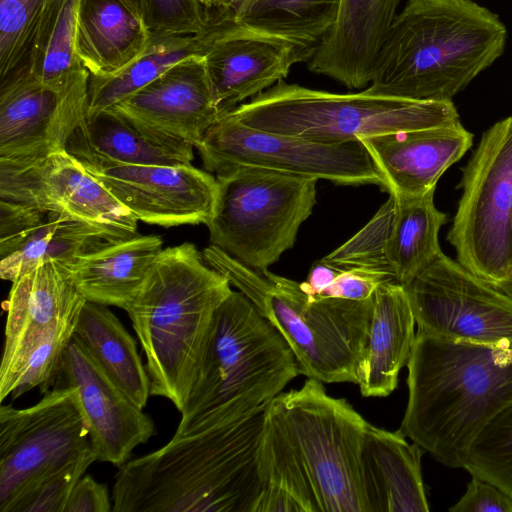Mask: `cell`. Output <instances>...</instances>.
<instances>
[{
  "label": "cell",
  "mask_w": 512,
  "mask_h": 512,
  "mask_svg": "<svg viewBox=\"0 0 512 512\" xmlns=\"http://www.w3.org/2000/svg\"><path fill=\"white\" fill-rule=\"evenodd\" d=\"M298 374L280 332L249 298L232 290L216 311L174 435L234 422L265 408Z\"/></svg>",
  "instance_id": "5b68a950"
},
{
  "label": "cell",
  "mask_w": 512,
  "mask_h": 512,
  "mask_svg": "<svg viewBox=\"0 0 512 512\" xmlns=\"http://www.w3.org/2000/svg\"><path fill=\"white\" fill-rule=\"evenodd\" d=\"M229 22L226 11L211 9L210 19L201 32L151 38L145 51L117 74L109 77L89 75L86 117L113 107L179 62L205 56Z\"/></svg>",
  "instance_id": "f546056e"
},
{
  "label": "cell",
  "mask_w": 512,
  "mask_h": 512,
  "mask_svg": "<svg viewBox=\"0 0 512 512\" xmlns=\"http://www.w3.org/2000/svg\"><path fill=\"white\" fill-rule=\"evenodd\" d=\"M499 16L474 0H406L377 55L374 95L448 102L505 50Z\"/></svg>",
  "instance_id": "3957f363"
},
{
  "label": "cell",
  "mask_w": 512,
  "mask_h": 512,
  "mask_svg": "<svg viewBox=\"0 0 512 512\" xmlns=\"http://www.w3.org/2000/svg\"><path fill=\"white\" fill-rule=\"evenodd\" d=\"M0 200L69 215L116 240L137 235V218L67 150L0 159Z\"/></svg>",
  "instance_id": "5bb4252c"
},
{
  "label": "cell",
  "mask_w": 512,
  "mask_h": 512,
  "mask_svg": "<svg viewBox=\"0 0 512 512\" xmlns=\"http://www.w3.org/2000/svg\"><path fill=\"white\" fill-rule=\"evenodd\" d=\"M401 1L340 0L337 19L316 46L309 70L350 89L367 86Z\"/></svg>",
  "instance_id": "cb8c5ba5"
},
{
  "label": "cell",
  "mask_w": 512,
  "mask_h": 512,
  "mask_svg": "<svg viewBox=\"0 0 512 512\" xmlns=\"http://www.w3.org/2000/svg\"><path fill=\"white\" fill-rule=\"evenodd\" d=\"M85 301L67 265L47 262L12 281L6 310L0 385L52 329L77 315Z\"/></svg>",
  "instance_id": "7402d4cb"
},
{
  "label": "cell",
  "mask_w": 512,
  "mask_h": 512,
  "mask_svg": "<svg viewBox=\"0 0 512 512\" xmlns=\"http://www.w3.org/2000/svg\"><path fill=\"white\" fill-rule=\"evenodd\" d=\"M357 139L384 178L385 190L413 197L436 189L444 172L472 147L473 134L457 122Z\"/></svg>",
  "instance_id": "603a6c76"
},
{
  "label": "cell",
  "mask_w": 512,
  "mask_h": 512,
  "mask_svg": "<svg viewBox=\"0 0 512 512\" xmlns=\"http://www.w3.org/2000/svg\"><path fill=\"white\" fill-rule=\"evenodd\" d=\"M140 1L141 18L151 38L199 33L211 16V9L197 0Z\"/></svg>",
  "instance_id": "f35d334b"
},
{
  "label": "cell",
  "mask_w": 512,
  "mask_h": 512,
  "mask_svg": "<svg viewBox=\"0 0 512 512\" xmlns=\"http://www.w3.org/2000/svg\"><path fill=\"white\" fill-rule=\"evenodd\" d=\"M399 430L451 468H463L481 431L512 403V350L417 330Z\"/></svg>",
  "instance_id": "7a4b0ae2"
},
{
  "label": "cell",
  "mask_w": 512,
  "mask_h": 512,
  "mask_svg": "<svg viewBox=\"0 0 512 512\" xmlns=\"http://www.w3.org/2000/svg\"><path fill=\"white\" fill-rule=\"evenodd\" d=\"M75 156L138 221L165 228L207 224L218 183L193 165H132Z\"/></svg>",
  "instance_id": "2e32d148"
},
{
  "label": "cell",
  "mask_w": 512,
  "mask_h": 512,
  "mask_svg": "<svg viewBox=\"0 0 512 512\" xmlns=\"http://www.w3.org/2000/svg\"><path fill=\"white\" fill-rule=\"evenodd\" d=\"M75 387L55 385L27 408L0 407V512L41 478L91 449Z\"/></svg>",
  "instance_id": "7c38bea8"
},
{
  "label": "cell",
  "mask_w": 512,
  "mask_h": 512,
  "mask_svg": "<svg viewBox=\"0 0 512 512\" xmlns=\"http://www.w3.org/2000/svg\"><path fill=\"white\" fill-rule=\"evenodd\" d=\"M251 300L289 345L299 374L323 383L357 384L373 296L312 298L299 282L265 270Z\"/></svg>",
  "instance_id": "9c48e42d"
},
{
  "label": "cell",
  "mask_w": 512,
  "mask_h": 512,
  "mask_svg": "<svg viewBox=\"0 0 512 512\" xmlns=\"http://www.w3.org/2000/svg\"><path fill=\"white\" fill-rule=\"evenodd\" d=\"M56 385L76 388L98 461L116 467L155 434L153 420L107 374L74 334L65 349Z\"/></svg>",
  "instance_id": "ac0fdd59"
},
{
  "label": "cell",
  "mask_w": 512,
  "mask_h": 512,
  "mask_svg": "<svg viewBox=\"0 0 512 512\" xmlns=\"http://www.w3.org/2000/svg\"><path fill=\"white\" fill-rule=\"evenodd\" d=\"M463 468L512 497V403L477 436Z\"/></svg>",
  "instance_id": "d590c367"
},
{
  "label": "cell",
  "mask_w": 512,
  "mask_h": 512,
  "mask_svg": "<svg viewBox=\"0 0 512 512\" xmlns=\"http://www.w3.org/2000/svg\"><path fill=\"white\" fill-rule=\"evenodd\" d=\"M74 334L129 398L144 409L151 395L146 366L135 339L108 306L85 300Z\"/></svg>",
  "instance_id": "4dcf8cb0"
},
{
  "label": "cell",
  "mask_w": 512,
  "mask_h": 512,
  "mask_svg": "<svg viewBox=\"0 0 512 512\" xmlns=\"http://www.w3.org/2000/svg\"><path fill=\"white\" fill-rule=\"evenodd\" d=\"M400 430L367 422L360 454L367 512H427L421 470L422 449Z\"/></svg>",
  "instance_id": "d4e9b609"
},
{
  "label": "cell",
  "mask_w": 512,
  "mask_h": 512,
  "mask_svg": "<svg viewBox=\"0 0 512 512\" xmlns=\"http://www.w3.org/2000/svg\"><path fill=\"white\" fill-rule=\"evenodd\" d=\"M157 235H135L107 242L74 260L68 268L85 300L125 310L160 253Z\"/></svg>",
  "instance_id": "f1b7e54d"
},
{
  "label": "cell",
  "mask_w": 512,
  "mask_h": 512,
  "mask_svg": "<svg viewBox=\"0 0 512 512\" xmlns=\"http://www.w3.org/2000/svg\"><path fill=\"white\" fill-rule=\"evenodd\" d=\"M210 244L242 264L265 271L291 249L316 204L318 179L256 166L216 175Z\"/></svg>",
  "instance_id": "ba28073f"
},
{
  "label": "cell",
  "mask_w": 512,
  "mask_h": 512,
  "mask_svg": "<svg viewBox=\"0 0 512 512\" xmlns=\"http://www.w3.org/2000/svg\"><path fill=\"white\" fill-rule=\"evenodd\" d=\"M338 270L335 278L318 297L362 301L371 298L382 283L392 281L376 270L363 268Z\"/></svg>",
  "instance_id": "ab89813d"
},
{
  "label": "cell",
  "mask_w": 512,
  "mask_h": 512,
  "mask_svg": "<svg viewBox=\"0 0 512 512\" xmlns=\"http://www.w3.org/2000/svg\"><path fill=\"white\" fill-rule=\"evenodd\" d=\"M197 1H199L201 4H203L205 6L206 0H197Z\"/></svg>",
  "instance_id": "bcb514c9"
},
{
  "label": "cell",
  "mask_w": 512,
  "mask_h": 512,
  "mask_svg": "<svg viewBox=\"0 0 512 512\" xmlns=\"http://www.w3.org/2000/svg\"><path fill=\"white\" fill-rule=\"evenodd\" d=\"M112 241L117 240L69 215L0 200V276L4 280L12 282L47 262L68 266Z\"/></svg>",
  "instance_id": "ffe728a7"
},
{
  "label": "cell",
  "mask_w": 512,
  "mask_h": 512,
  "mask_svg": "<svg viewBox=\"0 0 512 512\" xmlns=\"http://www.w3.org/2000/svg\"><path fill=\"white\" fill-rule=\"evenodd\" d=\"M197 149L205 169L216 175L237 166H256L338 185L374 184L385 190L384 178L359 140L322 143L262 131L226 113Z\"/></svg>",
  "instance_id": "8fae6325"
},
{
  "label": "cell",
  "mask_w": 512,
  "mask_h": 512,
  "mask_svg": "<svg viewBox=\"0 0 512 512\" xmlns=\"http://www.w3.org/2000/svg\"><path fill=\"white\" fill-rule=\"evenodd\" d=\"M434 193L389 194L360 231L321 260L337 269L376 270L407 286L442 253L438 236L447 216L436 208Z\"/></svg>",
  "instance_id": "9a60e30c"
},
{
  "label": "cell",
  "mask_w": 512,
  "mask_h": 512,
  "mask_svg": "<svg viewBox=\"0 0 512 512\" xmlns=\"http://www.w3.org/2000/svg\"><path fill=\"white\" fill-rule=\"evenodd\" d=\"M416 321L405 287L382 283L373 294L372 316L358 365L360 392L365 397H386L398 385L415 340Z\"/></svg>",
  "instance_id": "484cf974"
},
{
  "label": "cell",
  "mask_w": 512,
  "mask_h": 512,
  "mask_svg": "<svg viewBox=\"0 0 512 512\" xmlns=\"http://www.w3.org/2000/svg\"><path fill=\"white\" fill-rule=\"evenodd\" d=\"M315 48L250 32L232 20L206 52L205 65L221 116L284 80Z\"/></svg>",
  "instance_id": "d6986e66"
},
{
  "label": "cell",
  "mask_w": 512,
  "mask_h": 512,
  "mask_svg": "<svg viewBox=\"0 0 512 512\" xmlns=\"http://www.w3.org/2000/svg\"><path fill=\"white\" fill-rule=\"evenodd\" d=\"M112 503L107 485L91 475H83L74 486L64 512H111Z\"/></svg>",
  "instance_id": "b9f144b4"
},
{
  "label": "cell",
  "mask_w": 512,
  "mask_h": 512,
  "mask_svg": "<svg viewBox=\"0 0 512 512\" xmlns=\"http://www.w3.org/2000/svg\"><path fill=\"white\" fill-rule=\"evenodd\" d=\"M193 146L111 108L86 117L66 150L132 165H192Z\"/></svg>",
  "instance_id": "4316f807"
},
{
  "label": "cell",
  "mask_w": 512,
  "mask_h": 512,
  "mask_svg": "<svg viewBox=\"0 0 512 512\" xmlns=\"http://www.w3.org/2000/svg\"><path fill=\"white\" fill-rule=\"evenodd\" d=\"M451 512H512V497L496 485L472 476Z\"/></svg>",
  "instance_id": "60d3db41"
},
{
  "label": "cell",
  "mask_w": 512,
  "mask_h": 512,
  "mask_svg": "<svg viewBox=\"0 0 512 512\" xmlns=\"http://www.w3.org/2000/svg\"><path fill=\"white\" fill-rule=\"evenodd\" d=\"M150 34L123 0H79L75 52L90 75L109 77L137 59Z\"/></svg>",
  "instance_id": "83f0119b"
},
{
  "label": "cell",
  "mask_w": 512,
  "mask_h": 512,
  "mask_svg": "<svg viewBox=\"0 0 512 512\" xmlns=\"http://www.w3.org/2000/svg\"><path fill=\"white\" fill-rule=\"evenodd\" d=\"M267 407L195 429L118 467L113 512H255Z\"/></svg>",
  "instance_id": "6da1fadb"
},
{
  "label": "cell",
  "mask_w": 512,
  "mask_h": 512,
  "mask_svg": "<svg viewBox=\"0 0 512 512\" xmlns=\"http://www.w3.org/2000/svg\"><path fill=\"white\" fill-rule=\"evenodd\" d=\"M237 0H206L205 7L209 9L231 10Z\"/></svg>",
  "instance_id": "7bdbcfd3"
},
{
  "label": "cell",
  "mask_w": 512,
  "mask_h": 512,
  "mask_svg": "<svg viewBox=\"0 0 512 512\" xmlns=\"http://www.w3.org/2000/svg\"><path fill=\"white\" fill-rule=\"evenodd\" d=\"M78 6L79 0L47 1L26 60L15 73L26 72L40 83L60 90L84 68L75 52Z\"/></svg>",
  "instance_id": "d6a6232c"
},
{
  "label": "cell",
  "mask_w": 512,
  "mask_h": 512,
  "mask_svg": "<svg viewBox=\"0 0 512 512\" xmlns=\"http://www.w3.org/2000/svg\"><path fill=\"white\" fill-rule=\"evenodd\" d=\"M314 493L320 512H367L360 454L367 421L345 399L308 378L267 409Z\"/></svg>",
  "instance_id": "52a82bcc"
},
{
  "label": "cell",
  "mask_w": 512,
  "mask_h": 512,
  "mask_svg": "<svg viewBox=\"0 0 512 512\" xmlns=\"http://www.w3.org/2000/svg\"><path fill=\"white\" fill-rule=\"evenodd\" d=\"M239 122L267 132L322 143L359 136L427 129L460 122L453 101H417L357 93H332L284 80L228 112Z\"/></svg>",
  "instance_id": "8992f818"
},
{
  "label": "cell",
  "mask_w": 512,
  "mask_h": 512,
  "mask_svg": "<svg viewBox=\"0 0 512 512\" xmlns=\"http://www.w3.org/2000/svg\"><path fill=\"white\" fill-rule=\"evenodd\" d=\"M461 171L447 241L462 266L496 284L512 267V115L483 132Z\"/></svg>",
  "instance_id": "30bf717a"
},
{
  "label": "cell",
  "mask_w": 512,
  "mask_h": 512,
  "mask_svg": "<svg viewBox=\"0 0 512 512\" xmlns=\"http://www.w3.org/2000/svg\"><path fill=\"white\" fill-rule=\"evenodd\" d=\"M502 291L512 296V267L506 274V276L499 282L495 284Z\"/></svg>",
  "instance_id": "ee69618b"
},
{
  "label": "cell",
  "mask_w": 512,
  "mask_h": 512,
  "mask_svg": "<svg viewBox=\"0 0 512 512\" xmlns=\"http://www.w3.org/2000/svg\"><path fill=\"white\" fill-rule=\"evenodd\" d=\"M78 314L57 325L32 348L12 377L0 386L1 401L8 396L16 399L34 388L44 394L56 385Z\"/></svg>",
  "instance_id": "e575fe53"
},
{
  "label": "cell",
  "mask_w": 512,
  "mask_h": 512,
  "mask_svg": "<svg viewBox=\"0 0 512 512\" xmlns=\"http://www.w3.org/2000/svg\"><path fill=\"white\" fill-rule=\"evenodd\" d=\"M340 0H237L230 10L239 28L316 49L334 25Z\"/></svg>",
  "instance_id": "1f68e13d"
},
{
  "label": "cell",
  "mask_w": 512,
  "mask_h": 512,
  "mask_svg": "<svg viewBox=\"0 0 512 512\" xmlns=\"http://www.w3.org/2000/svg\"><path fill=\"white\" fill-rule=\"evenodd\" d=\"M260 474L262 490L255 512H320L304 472L268 412L260 447Z\"/></svg>",
  "instance_id": "836d02e7"
},
{
  "label": "cell",
  "mask_w": 512,
  "mask_h": 512,
  "mask_svg": "<svg viewBox=\"0 0 512 512\" xmlns=\"http://www.w3.org/2000/svg\"><path fill=\"white\" fill-rule=\"evenodd\" d=\"M232 292L192 243L162 249L127 306L146 356L151 395L181 413L198 377L217 309Z\"/></svg>",
  "instance_id": "277c9868"
},
{
  "label": "cell",
  "mask_w": 512,
  "mask_h": 512,
  "mask_svg": "<svg viewBox=\"0 0 512 512\" xmlns=\"http://www.w3.org/2000/svg\"><path fill=\"white\" fill-rule=\"evenodd\" d=\"M89 75L83 68L60 90L26 72L1 81L0 159L33 158L66 150L86 118Z\"/></svg>",
  "instance_id": "e0dca14e"
},
{
  "label": "cell",
  "mask_w": 512,
  "mask_h": 512,
  "mask_svg": "<svg viewBox=\"0 0 512 512\" xmlns=\"http://www.w3.org/2000/svg\"><path fill=\"white\" fill-rule=\"evenodd\" d=\"M48 0H0L1 81L24 64L30 43Z\"/></svg>",
  "instance_id": "8d00e7d4"
},
{
  "label": "cell",
  "mask_w": 512,
  "mask_h": 512,
  "mask_svg": "<svg viewBox=\"0 0 512 512\" xmlns=\"http://www.w3.org/2000/svg\"><path fill=\"white\" fill-rule=\"evenodd\" d=\"M96 460L91 448L50 472L18 499L11 512H64L74 486Z\"/></svg>",
  "instance_id": "74e56055"
},
{
  "label": "cell",
  "mask_w": 512,
  "mask_h": 512,
  "mask_svg": "<svg viewBox=\"0 0 512 512\" xmlns=\"http://www.w3.org/2000/svg\"><path fill=\"white\" fill-rule=\"evenodd\" d=\"M136 14L141 17V1L140 0H123Z\"/></svg>",
  "instance_id": "f6af8a7d"
},
{
  "label": "cell",
  "mask_w": 512,
  "mask_h": 512,
  "mask_svg": "<svg viewBox=\"0 0 512 512\" xmlns=\"http://www.w3.org/2000/svg\"><path fill=\"white\" fill-rule=\"evenodd\" d=\"M111 109L194 148L221 117L204 56L179 62Z\"/></svg>",
  "instance_id": "44dd1931"
},
{
  "label": "cell",
  "mask_w": 512,
  "mask_h": 512,
  "mask_svg": "<svg viewBox=\"0 0 512 512\" xmlns=\"http://www.w3.org/2000/svg\"><path fill=\"white\" fill-rule=\"evenodd\" d=\"M405 289L417 330L512 350V296L443 252Z\"/></svg>",
  "instance_id": "4fadbf2b"
}]
</instances>
